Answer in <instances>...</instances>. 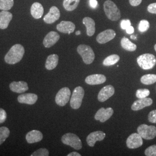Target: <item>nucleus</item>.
Segmentation results:
<instances>
[{
	"label": "nucleus",
	"instance_id": "obj_1",
	"mask_svg": "<svg viewBox=\"0 0 156 156\" xmlns=\"http://www.w3.org/2000/svg\"><path fill=\"white\" fill-rule=\"evenodd\" d=\"M24 51V48L22 45H13L5 56V61L9 64H15L21 61Z\"/></svg>",
	"mask_w": 156,
	"mask_h": 156
},
{
	"label": "nucleus",
	"instance_id": "obj_2",
	"mask_svg": "<svg viewBox=\"0 0 156 156\" xmlns=\"http://www.w3.org/2000/svg\"><path fill=\"white\" fill-rule=\"evenodd\" d=\"M104 9L106 16L112 21H117L120 18V10L116 5L111 0H107L104 2Z\"/></svg>",
	"mask_w": 156,
	"mask_h": 156
},
{
	"label": "nucleus",
	"instance_id": "obj_3",
	"mask_svg": "<svg viewBox=\"0 0 156 156\" xmlns=\"http://www.w3.org/2000/svg\"><path fill=\"white\" fill-rule=\"evenodd\" d=\"M137 62L142 69L144 70L151 69L156 66V57L150 53L143 54L138 57Z\"/></svg>",
	"mask_w": 156,
	"mask_h": 156
},
{
	"label": "nucleus",
	"instance_id": "obj_4",
	"mask_svg": "<svg viewBox=\"0 0 156 156\" xmlns=\"http://www.w3.org/2000/svg\"><path fill=\"white\" fill-rule=\"evenodd\" d=\"M78 53L82 57L86 64H90L94 62L95 54L92 48L86 45H79L77 48Z\"/></svg>",
	"mask_w": 156,
	"mask_h": 156
},
{
	"label": "nucleus",
	"instance_id": "obj_5",
	"mask_svg": "<svg viewBox=\"0 0 156 156\" xmlns=\"http://www.w3.org/2000/svg\"><path fill=\"white\" fill-rule=\"evenodd\" d=\"M62 141L64 145L70 146L76 150H80L82 148V142L75 134L73 133L64 134L62 136Z\"/></svg>",
	"mask_w": 156,
	"mask_h": 156
},
{
	"label": "nucleus",
	"instance_id": "obj_6",
	"mask_svg": "<svg viewBox=\"0 0 156 156\" xmlns=\"http://www.w3.org/2000/svg\"><path fill=\"white\" fill-rule=\"evenodd\" d=\"M84 95V90L83 87L78 86L74 89L70 100V105L73 109H78L81 106Z\"/></svg>",
	"mask_w": 156,
	"mask_h": 156
},
{
	"label": "nucleus",
	"instance_id": "obj_7",
	"mask_svg": "<svg viewBox=\"0 0 156 156\" xmlns=\"http://www.w3.org/2000/svg\"><path fill=\"white\" fill-rule=\"evenodd\" d=\"M138 133L143 139L151 140L156 136V127L153 126H148L143 124L137 128Z\"/></svg>",
	"mask_w": 156,
	"mask_h": 156
},
{
	"label": "nucleus",
	"instance_id": "obj_8",
	"mask_svg": "<svg viewBox=\"0 0 156 156\" xmlns=\"http://www.w3.org/2000/svg\"><path fill=\"white\" fill-rule=\"evenodd\" d=\"M71 90L68 87H63L60 90L55 98L56 103L59 106H65L70 99Z\"/></svg>",
	"mask_w": 156,
	"mask_h": 156
},
{
	"label": "nucleus",
	"instance_id": "obj_9",
	"mask_svg": "<svg viewBox=\"0 0 156 156\" xmlns=\"http://www.w3.org/2000/svg\"><path fill=\"white\" fill-rule=\"evenodd\" d=\"M138 133L131 134L126 140V145L128 148L134 149L140 147L143 145V140Z\"/></svg>",
	"mask_w": 156,
	"mask_h": 156
},
{
	"label": "nucleus",
	"instance_id": "obj_10",
	"mask_svg": "<svg viewBox=\"0 0 156 156\" xmlns=\"http://www.w3.org/2000/svg\"><path fill=\"white\" fill-rule=\"evenodd\" d=\"M113 112V109L112 108H108L106 109L101 108L96 112L94 119L96 120L100 121L101 123H104L112 117Z\"/></svg>",
	"mask_w": 156,
	"mask_h": 156
},
{
	"label": "nucleus",
	"instance_id": "obj_11",
	"mask_svg": "<svg viewBox=\"0 0 156 156\" xmlns=\"http://www.w3.org/2000/svg\"><path fill=\"white\" fill-rule=\"evenodd\" d=\"M115 36V31L112 29H108L101 32L97 35V41L100 44H104L112 40Z\"/></svg>",
	"mask_w": 156,
	"mask_h": 156
},
{
	"label": "nucleus",
	"instance_id": "obj_12",
	"mask_svg": "<svg viewBox=\"0 0 156 156\" xmlns=\"http://www.w3.org/2000/svg\"><path fill=\"white\" fill-rule=\"evenodd\" d=\"M115 94V88L112 85H108L101 90L98 94V100L104 102L110 98Z\"/></svg>",
	"mask_w": 156,
	"mask_h": 156
},
{
	"label": "nucleus",
	"instance_id": "obj_13",
	"mask_svg": "<svg viewBox=\"0 0 156 156\" xmlns=\"http://www.w3.org/2000/svg\"><path fill=\"white\" fill-rule=\"evenodd\" d=\"M106 134L101 131H97L93 132L87 136L86 142L87 145L90 147H93L97 141H101L104 140Z\"/></svg>",
	"mask_w": 156,
	"mask_h": 156
},
{
	"label": "nucleus",
	"instance_id": "obj_14",
	"mask_svg": "<svg viewBox=\"0 0 156 156\" xmlns=\"http://www.w3.org/2000/svg\"><path fill=\"white\" fill-rule=\"evenodd\" d=\"M60 17V12L58 8L52 6L49 10V13L45 15L44 20L47 24H52L58 20Z\"/></svg>",
	"mask_w": 156,
	"mask_h": 156
},
{
	"label": "nucleus",
	"instance_id": "obj_15",
	"mask_svg": "<svg viewBox=\"0 0 156 156\" xmlns=\"http://www.w3.org/2000/svg\"><path fill=\"white\" fill-rule=\"evenodd\" d=\"M60 39V35L55 31H50L48 34L43 41V44L45 48H49L55 45Z\"/></svg>",
	"mask_w": 156,
	"mask_h": 156
},
{
	"label": "nucleus",
	"instance_id": "obj_16",
	"mask_svg": "<svg viewBox=\"0 0 156 156\" xmlns=\"http://www.w3.org/2000/svg\"><path fill=\"white\" fill-rule=\"evenodd\" d=\"M153 104V100L151 98H140L135 101L131 106V109L134 111H140L147 106H151Z\"/></svg>",
	"mask_w": 156,
	"mask_h": 156
},
{
	"label": "nucleus",
	"instance_id": "obj_17",
	"mask_svg": "<svg viewBox=\"0 0 156 156\" xmlns=\"http://www.w3.org/2000/svg\"><path fill=\"white\" fill-rule=\"evenodd\" d=\"M75 29V24L69 21H62L57 25V30L62 33L70 34L73 33Z\"/></svg>",
	"mask_w": 156,
	"mask_h": 156
},
{
	"label": "nucleus",
	"instance_id": "obj_18",
	"mask_svg": "<svg viewBox=\"0 0 156 156\" xmlns=\"http://www.w3.org/2000/svg\"><path fill=\"white\" fill-rule=\"evenodd\" d=\"M106 78L102 74H94L86 77L85 82L90 85H97L104 83L106 82Z\"/></svg>",
	"mask_w": 156,
	"mask_h": 156
},
{
	"label": "nucleus",
	"instance_id": "obj_19",
	"mask_svg": "<svg viewBox=\"0 0 156 156\" xmlns=\"http://www.w3.org/2000/svg\"><path fill=\"white\" fill-rule=\"evenodd\" d=\"M38 100L37 95L34 93H27L20 95L17 97V101L19 103L26 104L28 105H33Z\"/></svg>",
	"mask_w": 156,
	"mask_h": 156
},
{
	"label": "nucleus",
	"instance_id": "obj_20",
	"mask_svg": "<svg viewBox=\"0 0 156 156\" xmlns=\"http://www.w3.org/2000/svg\"><path fill=\"white\" fill-rule=\"evenodd\" d=\"M9 88L13 92L21 94L28 90V84L24 81L13 82L9 84Z\"/></svg>",
	"mask_w": 156,
	"mask_h": 156
},
{
	"label": "nucleus",
	"instance_id": "obj_21",
	"mask_svg": "<svg viewBox=\"0 0 156 156\" xmlns=\"http://www.w3.org/2000/svg\"><path fill=\"white\" fill-rule=\"evenodd\" d=\"M13 15L8 11H2L0 12V29L4 30L8 28L11 21Z\"/></svg>",
	"mask_w": 156,
	"mask_h": 156
},
{
	"label": "nucleus",
	"instance_id": "obj_22",
	"mask_svg": "<svg viewBox=\"0 0 156 156\" xmlns=\"http://www.w3.org/2000/svg\"><path fill=\"white\" fill-rule=\"evenodd\" d=\"M26 139L28 144H34L40 142L43 139V135L38 130H32L26 135Z\"/></svg>",
	"mask_w": 156,
	"mask_h": 156
},
{
	"label": "nucleus",
	"instance_id": "obj_23",
	"mask_svg": "<svg viewBox=\"0 0 156 156\" xmlns=\"http://www.w3.org/2000/svg\"><path fill=\"white\" fill-rule=\"evenodd\" d=\"M83 23L86 27L87 35L89 37L93 36L95 31L94 20L89 17H86L83 19Z\"/></svg>",
	"mask_w": 156,
	"mask_h": 156
},
{
	"label": "nucleus",
	"instance_id": "obj_24",
	"mask_svg": "<svg viewBox=\"0 0 156 156\" xmlns=\"http://www.w3.org/2000/svg\"><path fill=\"white\" fill-rule=\"evenodd\" d=\"M44 8L39 2H35L31 7V14L34 19H39L44 14Z\"/></svg>",
	"mask_w": 156,
	"mask_h": 156
},
{
	"label": "nucleus",
	"instance_id": "obj_25",
	"mask_svg": "<svg viewBox=\"0 0 156 156\" xmlns=\"http://www.w3.org/2000/svg\"><path fill=\"white\" fill-rule=\"evenodd\" d=\"M58 56L57 55L53 54L50 55L48 57L45 63V68L48 70H53L58 65Z\"/></svg>",
	"mask_w": 156,
	"mask_h": 156
},
{
	"label": "nucleus",
	"instance_id": "obj_26",
	"mask_svg": "<svg viewBox=\"0 0 156 156\" xmlns=\"http://www.w3.org/2000/svg\"><path fill=\"white\" fill-rule=\"evenodd\" d=\"M121 46L124 49L129 51H134L136 49V45L130 41L126 37H123L121 40Z\"/></svg>",
	"mask_w": 156,
	"mask_h": 156
},
{
	"label": "nucleus",
	"instance_id": "obj_27",
	"mask_svg": "<svg viewBox=\"0 0 156 156\" xmlns=\"http://www.w3.org/2000/svg\"><path fill=\"white\" fill-rule=\"evenodd\" d=\"M80 2V0H64L63 6L66 10L73 11L75 10Z\"/></svg>",
	"mask_w": 156,
	"mask_h": 156
},
{
	"label": "nucleus",
	"instance_id": "obj_28",
	"mask_svg": "<svg viewBox=\"0 0 156 156\" xmlns=\"http://www.w3.org/2000/svg\"><path fill=\"white\" fill-rule=\"evenodd\" d=\"M120 60V57L117 55H112L107 57L103 62L104 66H112L116 64Z\"/></svg>",
	"mask_w": 156,
	"mask_h": 156
},
{
	"label": "nucleus",
	"instance_id": "obj_29",
	"mask_svg": "<svg viewBox=\"0 0 156 156\" xmlns=\"http://www.w3.org/2000/svg\"><path fill=\"white\" fill-rule=\"evenodd\" d=\"M141 83L146 85H151L156 82V75L155 74H147L140 78Z\"/></svg>",
	"mask_w": 156,
	"mask_h": 156
},
{
	"label": "nucleus",
	"instance_id": "obj_30",
	"mask_svg": "<svg viewBox=\"0 0 156 156\" xmlns=\"http://www.w3.org/2000/svg\"><path fill=\"white\" fill-rule=\"evenodd\" d=\"M10 131L6 127H0V145H2L5 140L9 137Z\"/></svg>",
	"mask_w": 156,
	"mask_h": 156
},
{
	"label": "nucleus",
	"instance_id": "obj_31",
	"mask_svg": "<svg viewBox=\"0 0 156 156\" xmlns=\"http://www.w3.org/2000/svg\"><path fill=\"white\" fill-rule=\"evenodd\" d=\"M13 4V0H0V9L2 11H8L11 9Z\"/></svg>",
	"mask_w": 156,
	"mask_h": 156
},
{
	"label": "nucleus",
	"instance_id": "obj_32",
	"mask_svg": "<svg viewBox=\"0 0 156 156\" xmlns=\"http://www.w3.org/2000/svg\"><path fill=\"white\" fill-rule=\"evenodd\" d=\"M150 91L149 90L147 89H138L136 91V96L138 98H144L147 97L150 95Z\"/></svg>",
	"mask_w": 156,
	"mask_h": 156
},
{
	"label": "nucleus",
	"instance_id": "obj_33",
	"mask_svg": "<svg viewBox=\"0 0 156 156\" xmlns=\"http://www.w3.org/2000/svg\"><path fill=\"white\" fill-rule=\"evenodd\" d=\"M150 27V24L149 22L146 20H142L140 22L138 30L140 32L144 33Z\"/></svg>",
	"mask_w": 156,
	"mask_h": 156
},
{
	"label": "nucleus",
	"instance_id": "obj_34",
	"mask_svg": "<svg viewBox=\"0 0 156 156\" xmlns=\"http://www.w3.org/2000/svg\"><path fill=\"white\" fill-rule=\"evenodd\" d=\"M49 155V152L48 149L45 148H41L38 150L34 151L31 155V156H48Z\"/></svg>",
	"mask_w": 156,
	"mask_h": 156
},
{
	"label": "nucleus",
	"instance_id": "obj_35",
	"mask_svg": "<svg viewBox=\"0 0 156 156\" xmlns=\"http://www.w3.org/2000/svg\"><path fill=\"white\" fill-rule=\"evenodd\" d=\"M146 156H156V145H151L147 147L145 151Z\"/></svg>",
	"mask_w": 156,
	"mask_h": 156
},
{
	"label": "nucleus",
	"instance_id": "obj_36",
	"mask_svg": "<svg viewBox=\"0 0 156 156\" xmlns=\"http://www.w3.org/2000/svg\"><path fill=\"white\" fill-rule=\"evenodd\" d=\"M148 120L151 123H156V110H153L149 113Z\"/></svg>",
	"mask_w": 156,
	"mask_h": 156
},
{
	"label": "nucleus",
	"instance_id": "obj_37",
	"mask_svg": "<svg viewBox=\"0 0 156 156\" xmlns=\"http://www.w3.org/2000/svg\"><path fill=\"white\" fill-rule=\"evenodd\" d=\"M7 115L5 111L2 108H0V124L3 123L6 119Z\"/></svg>",
	"mask_w": 156,
	"mask_h": 156
},
{
	"label": "nucleus",
	"instance_id": "obj_38",
	"mask_svg": "<svg viewBox=\"0 0 156 156\" xmlns=\"http://www.w3.org/2000/svg\"><path fill=\"white\" fill-rule=\"evenodd\" d=\"M131 25V22L129 20H123L120 22V26H121V28L123 30H126Z\"/></svg>",
	"mask_w": 156,
	"mask_h": 156
},
{
	"label": "nucleus",
	"instance_id": "obj_39",
	"mask_svg": "<svg viewBox=\"0 0 156 156\" xmlns=\"http://www.w3.org/2000/svg\"><path fill=\"white\" fill-rule=\"evenodd\" d=\"M147 11L151 13L156 14V2L152 3L147 6Z\"/></svg>",
	"mask_w": 156,
	"mask_h": 156
},
{
	"label": "nucleus",
	"instance_id": "obj_40",
	"mask_svg": "<svg viewBox=\"0 0 156 156\" xmlns=\"http://www.w3.org/2000/svg\"><path fill=\"white\" fill-rule=\"evenodd\" d=\"M142 0H129L130 5L133 6H136L140 5Z\"/></svg>",
	"mask_w": 156,
	"mask_h": 156
},
{
	"label": "nucleus",
	"instance_id": "obj_41",
	"mask_svg": "<svg viewBox=\"0 0 156 156\" xmlns=\"http://www.w3.org/2000/svg\"><path fill=\"white\" fill-rule=\"evenodd\" d=\"M89 4L92 8L95 9L98 6V2L97 0H89Z\"/></svg>",
	"mask_w": 156,
	"mask_h": 156
},
{
	"label": "nucleus",
	"instance_id": "obj_42",
	"mask_svg": "<svg viewBox=\"0 0 156 156\" xmlns=\"http://www.w3.org/2000/svg\"><path fill=\"white\" fill-rule=\"evenodd\" d=\"M126 31L127 33L128 34H133L134 32V27H133V26H129V27H128V28H127L126 29Z\"/></svg>",
	"mask_w": 156,
	"mask_h": 156
},
{
	"label": "nucleus",
	"instance_id": "obj_43",
	"mask_svg": "<svg viewBox=\"0 0 156 156\" xmlns=\"http://www.w3.org/2000/svg\"><path fill=\"white\" fill-rule=\"evenodd\" d=\"M67 156H81V154H79L78 152L73 151V152H71L69 154H68Z\"/></svg>",
	"mask_w": 156,
	"mask_h": 156
},
{
	"label": "nucleus",
	"instance_id": "obj_44",
	"mask_svg": "<svg viewBox=\"0 0 156 156\" xmlns=\"http://www.w3.org/2000/svg\"><path fill=\"white\" fill-rule=\"evenodd\" d=\"M75 34H76V35H80V31H77Z\"/></svg>",
	"mask_w": 156,
	"mask_h": 156
},
{
	"label": "nucleus",
	"instance_id": "obj_45",
	"mask_svg": "<svg viewBox=\"0 0 156 156\" xmlns=\"http://www.w3.org/2000/svg\"><path fill=\"white\" fill-rule=\"evenodd\" d=\"M131 38L133 39H136V37H135V36H134V35H131Z\"/></svg>",
	"mask_w": 156,
	"mask_h": 156
},
{
	"label": "nucleus",
	"instance_id": "obj_46",
	"mask_svg": "<svg viewBox=\"0 0 156 156\" xmlns=\"http://www.w3.org/2000/svg\"><path fill=\"white\" fill-rule=\"evenodd\" d=\"M154 49H155V50H156V45H154Z\"/></svg>",
	"mask_w": 156,
	"mask_h": 156
}]
</instances>
